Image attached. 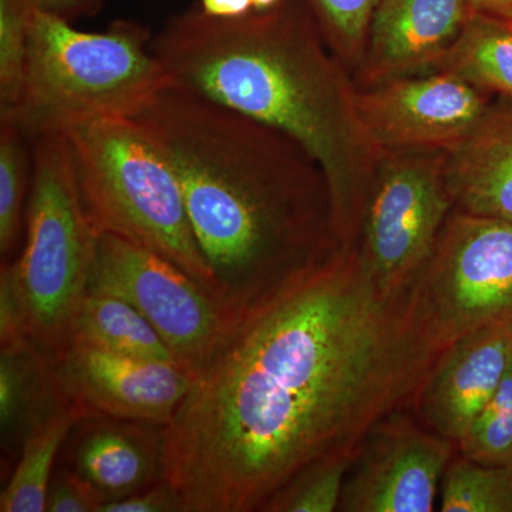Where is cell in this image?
Returning <instances> with one entry per match:
<instances>
[{
    "instance_id": "6da1fadb",
    "label": "cell",
    "mask_w": 512,
    "mask_h": 512,
    "mask_svg": "<svg viewBox=\"0 0 512 512\" xmlns=\"http://www.w3.org/2000/svg\"><path fill=\"white\" fill-rule=\"evenodd\" d=\"M406 291H382L355 245L242 319L165 427V480L187 512H252L309 464L356 454L410 409L436 362Z\"/></svg>"
},
{
    "instance_id": "7a4b0ae2",
    "label": "cell",
    "mask_w": 512,
    "mask_h": 512,
    "mask_svg": "<svg viewBox=\"0 0 512 512\" xmlns=\"http://www.w3.org/2000/svg\"><path fill=\"white\" fill-rule=\"evenodd\" d=\"M133 119L173 164L215 298L235 322L342 245L325 171L288 134L175 83Z\"/></svg>"
},
{
    "instance_id": "3957f363",
    "label": "cell",
    "mask_w": 512,
    "mask_h": 512,
    "mask_svg": "<svg viewBox=\"0 0 512 512\" xmlns=\"http://www.w3.org/2000/svg\"><path fill=\"white\" fill-rule=\"evenodd\" d=\"M151 50L178 86L302 144L328 178L340 244H357L382 150L308 0L238 18L188 9L151 37Z\"/></svg>"
},
{
    "instance_id": "277c9868",
    "label": "cell",
    "mask_w": 512,
    "mask_h": 512,
    "mask_svg": "<svg viewBox=\"0 0 512 512\" xmlns=\"http://www.w3.org/2000/svg\"><path fill=\"white\" fill-rule=\"evenodd\" d=\"M151 37L131 20L82 32L37 9L22 94L8 123L35 138L92 121L133 119L174 83L151 50Z\"/></svg>"
},
{
    "instance_id": "5b68a950",
    "label": "cell",
    "mask_w": 512,
    "mask_h": 512,
    "mask_svg": "<svg viewBox=\"0 0 512 512\" xmlns=\"http://www.w3.org/2000/svg\"><path fill=\"white\" fill-rule=\"evenodd\" d=\"M64 136L96 231L150 249L214 295L178 175L147 131L134 119H113L80 124Z\"/></svg>"
},
{
    "instance_id": "8992f818",
    "label": "cell",
    "mask_w": 512,
    "mask_h": 512,
    "mask_svg": "<svg viewBox=\"0 0 512 512\" xmlns=\"http://www.w3.org/2000/svg\"><path fill=\"white\" fill-rule=\"evenodd\" d=\"M32 184L25 244L2 262L25 313L29 339L47 356L70 345L74 322L89 295L99 232L84 208L64 134L30 138Z\"/></svg>"
},
{
    "instance_id": "52a82bcc",
    "label": "cell",
    "mask_w": 512,
    "mask_h": 512,
    "mask_svg": "<svg viewBox=\"0 0 512 512\" xmlns=\"http://www.w3.org/2000/svg\"><path fill=\"white\" fill-rule=\"evenodd\" d=\"M406 299L439 353L478 329L512 325V222L453 210Z\"/></svg>"
},
{
    "instance_id": "ba28073f",
    "label": "cell",
    "mask_w": 512,
    "mask_h": 512,
    "mask_svg": "<svg viewBox=\"0 0 512 512\" xmlns=\"http://www.w3.org/2000/svg\"><path fill=\"white\" fill-rule=\"evenodd\" d=\"M447 153L382 150L357 248L382 291H406L453 212Z\"/></svg>"
},
{
    "instance_id": "9c48e42d",
    "label": "cell",
    "mask_w": 512,
    "mask_h": 512,
    "mask_svg": "<svg viewBox=\"0 0 512 512\" xmlns=\"http://www.w3.org/2000/svg\"><path fill=\"white\" fill-rule=\"evenodd\" d=\"M87 292L133 305L192 376L237 325L212 293L150 249L111 234L97 241Z\"/></svg>"
},
{
    "instance_id": "30bf717a",
    "label": "cell",
    "mask_w": 512,
    "mask_h": 512,
    "mask_svg": "<svg viewBox=\"0 0 512 512\" xmlns=\"http://www.w3.org/2000/svg\"><path fill=\"white\" fill-rule=\"evenodd\" d=\"M457 453L409 409L377 421L357 448L343 484V512H431Z\"/></svg>"
},
{
    "instance_id": "8fae6325",
    "label": "cell",
    "mask_w": 512,
    "mask_h": 512,
    "mask_svg": "<svg viewBox=\"0 0 512 512\" xmlns=\"http://www.w3.org/2000/svg\"><path fill=\"white\" fill-rule=\"evenodd\" d=\"M357 106L380 150L444 153L460 147L493 109L490 94L440 70L357 87Z\"/></svg>"
},
{
    "instance_id": "7c38bea8",
    "label": "cell",
    "mask_w": 512,
    "mask_h": 512,
    "mask_svg": "<svg viewBox=\"0 0 512 512\" xmlns=\"http://www.w3.org/2000/svg\"><path fill=\"white\" fill-rule=\"evenodd\" d=\"M60 389L89 416L168 426L192 383L183 367L70 343L53 357Z\"/></svg>"
},
{
    "instance_id": "4fadbf2b",
    "label": "cell",
    "mask_w": 512,
    "mask_h": 512,
    "mask_svg": "<svg viewBox=\"0 0 512 512\" xmlns=\"http://www.w3.org/2000/svg\"><path fill=\"white\" fill-rule=\"evenodd\" d=\"M511 365L512 325L468 333L437 356L409 410L457 446Z\"/></svg>"
},
{
    "instance_id": "5bb4252c",
    "label": "cell",
    "mask_w": 512,
    "mask_h": 512,
    "mask_svg": "<svg viewBox=\"0 0 512 512\" xmlns=\"http://www.w3.org/2000/svg\"><path fill=\"white\" fill-rule=\"evenodd\" d=\"M468 0H379L357 87L431 72L474 15Z\"/></svg>"
},
{
    "instance_id": "9a60e30c",
    "label": "cell",
    "mask_w": 512,
    "mask_h": 512,
    "mask_svg": "<svg viewBox=\"0 0 512 512\" xmlns=\"http://www.w3.org/2000/svg\"><path fill=\"white\" fill-rule=\"evenodd\" d=\"M165 427L84 417L70 433L59 461L89 484L104 504L120 500L164 480Z\"/></svg>"
},
{
    "instance_id": "2e32d148",
    "label": "cell",
    "mask_w": 512,
    "mask_h": 512,
    "mask_svg": "<svg viewBox=\"0 0 512 512\" xmlns=\"http://www.w3.org/2000/svg\"><path fill=\"white\" fill-rule=\"evenodd\" d=\"M453 210L512 222V111L490 110L470 137L447 153Z\"/></svg>"
},
{
    "instance_id": "e0dca14e",
    "label": "cell",
    "mask_w": 512,
    "mask_h": 512,
    "mask_svg": "<svg viewBox=\"0 0 512 512\" xmlns=\"http://www.w3.org/2000/svg\"><path fill=\"white\" fill-rule=\"evenodd\" d=\"M0 348L2 448L19 454L30 427L53 406L62 389L52 357L29 338Z\"/></svg>"
},
{
    "instance_id": "ac0fdd59",
    "label": "cell",
    "mask_w": 512,
    "mask_h": 512,
    "mask_svg": "<svg viewBox=\"0 0 512 512\" xmlns=\"http://www.w3.org/2000/svg\"><path fill=\"white\" fill-rule=\"evenodd\" d=\"M84 417H89L87 410L62 390L53 406L26 434L18 464L0 495V511H46L47 490L57 461L70 433Z\"/></svg>"
},
{
    "instance_id": "d6986e66",
    "label": "cell",
    "mask_w": 512,
    "mask_h": 512,
    "mask_svg": "<svg viewBox=\"0 0 512 512\" xmlns=\"http://www.w3.org/2000/svg\"><path fill=\"white\" fill-rule=\"evenodd\" d=\"M434 70L512 100V23L474 13Z\"/></svg>"
},
{
    "instance_id": "ffe728a7",
    "label": "cell",
    "mask_w": 512,
    "mask_h": 512,
    "mask_svg": "<svg viewBox=\"0 0 512 512\" xmlns=\"http://www.w3.org/2000/svg\"><path fill=\"white\" fill-rule=\"evenodd\" d=\"M70 343L175 363L156 328L133 305L111 295L89 293L86 296L74 322Z\"/></svg>"
},
{
    "instance_id": "44dd1931",
    "label": "cell",
    "mask_w": 512,
    "mask_h": 512,
    "mask_svg": "<svg viewBox=\"0 0 512 512\" xmlns=\"http://www.w3.org/2000/svg\"><path fill=\"white\" fill-rule=\"evenodd\" d=\"M29 141L16 124L0 123V255L6 262L25 235L32 184Z\"/></svg>"
},
{
    "instance_id": "7402d4cb",
    "label": "cell",
    "mask_w": 512,
    "mask_h": 512,
    "mask_svg": "<svg viewBox=\"0 0 512 512\" xmlns=\"http://www.w3.org/2000/svg\"><path fill=\"white\" fill-rule=\"evenodd\" d=\"M440 495L441 512H512V461L485 466L456 453Z\"/></svg>"
},
{
    "instance_id": "603a6c76",
    "label": "cell",
    "mask_w": 512,
    "mask_h": 512,
    "mask_svg": "<svg viewBox=\"0 0 512 512\" xmlns=\"http://www.w3.org/2000/svg\"><path fill=\"white\" fill-rule=\"evenodd\" d=\"M355 454L320 458L291 478L264 505L262 512H332L339 510L343 484Z\"/></svg>"
},
{
    "instance_id": "cb8c5ba5",
    "label": "cell",
    "mask_w": 512,
    "mask_h": 512,
    "mask_svg": "<svg viewBox=\"0 0 512 512\" xmlns=\"http://www.w3.org/2000/svg\"><path fill=\"white\" fill-rule=\"evenodd\" d=\"M36 0H0V123L15 114L22 94Z\"/></svg>"
},
{
    "instance_id": "d4e9b609",
    "label": "cell",
    "mask_w": 512,
    "mask_h": 512,
    "mask_svg": "<svg viewBox=\"0 0 512 512\" xmlns=\"http://www.w3.org/2000/svg\"><path fill=\"white\" fill-rule=\"evenodd\" d=\"M332 52L353 79L365 56L370 20L379 0H308Z\"/></svg>"
},
{
    "instance_id": "484cf974",
    "label": "cell",
    "mask_w": 512,
    "mask_h": 512,
    "mask_svg": "<svg viewBox=\"0 0 512 512\" xmlns=\"http://www.w3.org/2000/svg\"><path fill=\"white\" fill-rule=\"evenodd\" d=\"M457 453L485 466L512 461V365L466 436L458 441Z\"/></svg>"
},
{
    "instance_id": "4316f807",
    "label": "cell",
    "mask_w": 512,
    "mask_h": 512,
    "mask_svg": "<svg viewBox=\"0 0 512 512\" xmlns=\"http://www.w3.org/2000/svg\"><path fill=\"white\" fill-rule=\"evenodd\" d=\"M104 501L89 484L57 461L47 490V512H100Z\"/></svg>"
},
{
    "instance_id": "83f0119b",
    "label": "cell",
    "mask_w": 512,
    "mask_h": 512,
    "mask_svg": "<svg viewBox=\"0 0 512 512\" xmlns=\"http://www.w3.org/2000/svg\"><path fill=\"white\" fill-rule=\"evenodd\" d=\"M100 512H187V508L180 491L164 478L128 497L109 501Z\"/></svg>"
},
{
    "instance_id": "f1b7e54d",
    "label": "cell",
    "mask_w": 512,
    "mask_h": 512,
    "mask_svg": "<svg viewBox=\"0 0 512 512\" xmlns=\"http://www.w3.org/2000/svg\"><path fill=\"white\" fill-rule=\"evenodd\" d=\"M39 9L69 20L87 18L100 12L104 0H36Z\"/></svg>"
},
{
    "instance_id": "f546056e",
    "label": "cell",
    "mask_w": 512,
    "mask_h": 512,
    "mask_svg": "<svg viewBox=\"0 0 512 512\" xmlns=\"http://www.w3.org/2000/svg\"><path fill=\"white\" fill-rule=\"evenodd\" d=\"M200 8L215 18H238L254 10L252 0H200Z\"/></svg>"
},
{
    "instance_id": "4dcf8cb0",
    "label": "cell",
    "mask_w": 512,
    "mask_h": 512,
    "mask_svg": "<svg viewBox=\"0 0 512 512\" xmlns=\"http://www.w3.org/2000/svg\"><path fill=\"white\" fill-rule=\"evenodd\" d=\"M474 12L512 23V0H468Z\"/></svg>"
},
{
    "instance_id": "1f68e13d",
    "label": "cell",
    "mask_w": 512,
    "mask_h": 512,
    "mask_svg": "<svg viewBox=\"0 0 512 512\" xmlns=\"http://www.w3.org/2000/svg\"><path fill=\"white\" fill-rule=\"evenodd\" d=\"M281 2V0H252V3H254V9L255 10H264L272 8V6H275L276 3Z\"/></svg>"
}]
</instances>
